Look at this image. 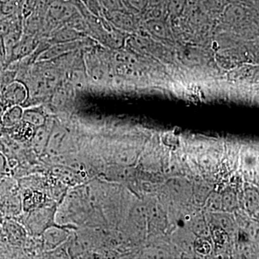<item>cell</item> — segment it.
I'll return each instance as SVG.
<instances>
[{
	"label": "cell",
	"mask_w": 259,
	"mask_h": 259,
	"mask_svg": "<svg viewBox=\"0 0 259 259\" xmlns=\"http://www.w3.org/2000/svg\"><path fill=\"white\" fill-rule=\"evenodd\" d=\"M23 121L35 128L45 125L48 118L47 116L42 110L35 107H29L24 109Z\"/></svg>",
	"instance_id": "cell-11"
},
{
	"label": "cell",
	"mask_w": 259,
	"mask_h": 259,
	"mask_svg": "<svg viewBox=\"0 0 259 259\" xmlns=\"http://www.w3.org/2000/svg\"><path fill=\"white\" fill-rule=\"evenodd\" d=\"M77 13L79 11L71 1L56 0L48 6L45 21L48 28H57L60 24H65Z\"/></svg>",
	"instance_id": "cell-2"
},
{
	"label": "cell",
	"mask_w": 259,
	"mask_h": 259,
	"mask_svg": "<svg viewBox=\"0 0 259 259\" xmlns=\"http://www.w3.org/2000/svg\"><path fill=\"white\" fill-rule=\"evenodd\" d=\"M8 66V54L2 36H0V71L6 69Z\"/></svg>",
	"instance_id": "cell-19"
},
{
	"label": "cell",
	"mask_w": 259,
	"mask_h": 259,
	"mask_svg": "<svg viewBox=\"0 0 259 259\" xmlns=\"http://www.w3.org/2000/svg\"><path fill=\"white\" fill-rule=\"evenodd\" d=\"M28 89L25 83L15 79L0 92V97L5 109L13 105H23L28 99Z\"/></svg>",
	"instance_id": "cell-4"
},
{
	"label": "cell",
	"mask_w": 259,
	"mask_h": 259,
	"mask_svg": "<svg viewBox=\"0 0 259 259\" xmlns=\"http://www.w3.org/2000/svg\"><path fill=\"white\" fill-rule=\"evenodd\" d=\"M23 107L21 105H13L7 107L0 118V122L5 128H12L23 120Z\"/></svg>",
	"instance_id": "cell-9"
},
{
	"label": "cell",
	"mask_w": 259,
	"mask_h": 259,
	"mask_svg": "<svg viewBox=\"0 0 259 259\" xmlns=\"http://www.w3.org/2000/svg\"><path fill=\"white\" fill-rule=\"evenodd\" d=\"M123 6H129L131 9L142 10L148 4V0H122Z\"/></svg>",
	"instance_id": "cell-18"
},
{
	"label": "cell",
	"mask_w": 259,
	"mask_h": 259,
	"mask_svg": "<svg viewBox=\"0 0 259 259\" xmlns=\"http://www.w3.org/2000/svg\"><path fill=\"white\" fill-rule=\"evenodd\" d=\"M107 20L122 30H129L134 27V20L129 13L124 10H113L107 11Z\"/></svg>",
	"instance_id": "cell-10"
},
{
	"label": "cell",
	"mask_w": 259,
	"mask_h": 259,
	"mask_svg": "<svg viewBox=\"0 0 259 259\" xmlns=\"http://www.w3.org/2000/svg\"><path fill=\"white\" fill-rule=\"evenodd\" d=\"M44 250H54L59 248L69 236V232L62 226H54L47 228L41 235Z\"/></svg>",
	"instance_id": "cell-5"
},
{
	"label": "cell",
	"mask_w": 259,
	"mask_h": 259,
	"mask_svg": "<svg viewBox=\"0 0 259 259\" xmlns=\"http://www.w3.org/2000/svg\"><path fill=\"white\" fill-rule=\"evenodd\" d=\"M46 196L37 191H28L24 194L23 204L24 209L30 212L32 209L39 208L46 205Z\"/></svg>",
	"instance_id": "cell-12"
},
{
	"label": "cell",
	"mask_w": 259,
	"mask_h": 259,
	"mask_svg": "<svg viewBox=\"0 0 259 259\" xmlns=\"http://www.w3.org/2000/svg\"><path fill=\"white\" fill-rule=\"evenodd\" d=\"M80 40L76 41L58 42L47 48L37 58V61H48L62 57L65 54H71L79 47Z\"/></svg>",
	"instance_id": "cell-6"
},
{
	"label": "cell",
	"mask_w": 259,
	"mask_h": 259,
	"mask_svg": "<svg viewBox=\"0 0 259 259\" xmlns=\"http://www.w3.org/2000/svg\"><path fill=\"white\" fill-rule=\"evenodd\" d=\"M4 230L8 239L13 244L22 245L26 239V229L13 220L5 221Z\"/></svg>",
	"instance_id": "cell-8"
},
{
	"label": "cell",
	"mask_w": 259,
	"mask_h": 259,
	"mask_svg": "<svg viewBox=\"0 0 259 259\" xmlns=\"http://www.w3.org/2000/svg\"><path fill=\"white\" fill-rule=\"evenodd\" d=\"M148 26L152 33L157 35L158 37H165L166 36V28L163 26V23H161V21L152 20L148 23Z\"/></svg>",
	"instance_id": "cell-15"
},
{
	"label": "cell",
	"mask_w": 259,
	"mask_h": 259,
	"mask_svg": "<svg viewBox=\"0 0 259 259\" xmlns=\"http://www.w3.org/2000/svg\"><path fill=\"white\" fill-rule=\"evenodd\" d=\"M53 125L51 127L48 125L47 121L45 125L35 127L34 129L33 134L30 139V143H31V146L34 151L37 153L45 152Z\"/></svg>",
	"instance_id": "cell-7"
},
{
	"label": "cell",
	"mask_w": 259,
	"mask_h": 259,
	"mask_svg": "<svg viewBox=\"0 0 259 259\" xmlns=\"http://www.w3.org/2000/svg\"><path fill=\"white\" fill-rule=\"evenodd\" d=\"M102 8L107 11L113 10H124L122 0H99Z\"/></svg>",
	"instance_id": "cell-14"
},
{
	"label": "cell",
	"mask_w": 259,
	"mask_h": 259,
	"mask_svg": "<svg viewBox=\"0 0 259 259\" xmlns=\"http://www.w3.org/2000/svg\"><path fill=\"white\" fill-rule=\"evenodd\" d=\"M9 171L10 166L8 158L6 157L4 153L0 151V181L6 178Z\"/></svg>",
	"instance_id": "cell-17"
},
{
	"label": "cell",
	"mask_w": 259,
	"mask_h": 259,
	"mask_svg": "<svg viewBox=\"0 0 259 259\" xmlns=\"http://www.w3.org/2000/svg\"><path fill=\"white\" fill-rule=\"evenodd\" d=\"M186 5V0H168V8L169 13L177 15L183 11Z\"/></svg>",
	"instance_id": "cell-16"
},
{
	"label": "cell",
	"mask_w": 259,
	"mask_h": 259,
	"mask_svg": "<svg viewBox=\"0 0 259 259\" xmlns=\"http://www.w3.org/2000/svg\"><path fill=\"white\" fill-rule=\"evenodd\" d=\"M56 207L45 205L29 212L25 220V226L27 231L34 236H41L47 228L58 226L55 221Z\"/></svg>",
	"instance_id": "cell-1"
},
{
	"label": "cell",
	"mask_w": 259,
	"mask_h": 259,
	"mask_svg": "<svg viewBox=\"0 0 259 259\" xmlns=\"http://www.w3.org/2000/svg\"><path fill=\"white\" fill-rule=\"evenodd\" d=\"M80 1L90 14L97 18H101L103 15V8L99 0H80Z\"/></svg>",
	"instance_id": "cell-13"
},
{
	"label": "cell",
	"mask_w": 259,
	"mask_h": 259,
	"mask_svg": "<svg viewBox=\"0 0 259 259\" xmlns=\"http://www.w3.org/2000/svg\"><path fill=\"white\" fill-rule=\"evenodd\" d=\"M40 41V39L35 34L24 32L21 38L15 44L10 52L7 68L13 63L23 60L25 58L31 56L36 50Z\"/></svg>",
	"instance_id": "cell-3"
},
{
	"label": "cell",
	"mask_w": 259,
	"mask_h": 259,
	"mask_svg": "<svg viewBox=\"0 0 259 259\" xmlns=\"http://www.w3.org/2000/svg\"><path fill=\"white\" fill-rule=\"evenodd\" d=\"M8 1V0H0V2Z\"/></svg>",
	"instance_id": "cell-21"
},
{
	"label": "cell",
	"mask_w": 259,
	"mask_h": 259,
	"mask_svg": "<svg viewBox=\"0 0 259 259\" xmlns=\"http://www.w3.org/2000/svg\"><path fill=\"white\" fill-rule=\"evenodd\" d=\"M3 222V213H2L1 211H0V223Z\"/></svg>",
	"instance_id": "cell-20"
}]
</instances>
